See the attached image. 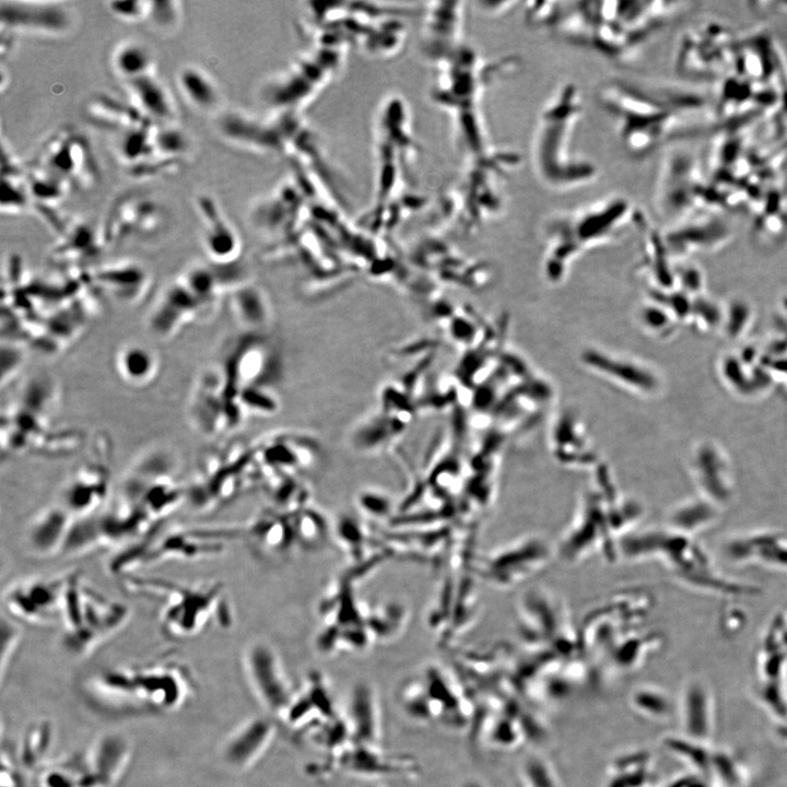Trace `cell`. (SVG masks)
<instances>
[{
    "label": "cell",
    "mask_w": 787,
    "mask_h": 787,
    "mask_svg": "<svg viewBox=\"0 0 787 787\" xmlns=\"http://www.w3.org/2000/svg\"><path fill=\"white\" fill-rule=\"evenodd\" d=\"M33 166L61 176L70 185L76 182L87 186L96 180V161L89 143L72 129H63L52 136L41 148Z\"/></svg>",
    "instance_id": "cell-18"
},
{
    "label": "cell",
    "mask_w": 787,
    "mask_h": 787,
    "mask_svg": "<svg viewBox=\"0 0 787 787\" xmlns=\"http://www.w3.org/2000/svg\"><path fill=\"white\" fill-rule=\"evenodd\" d=\"M255 455L246 451L205 454L187 484V503L201 513L218 511L254 483Z\"/></svg>",
    "instance_id": "cell-12"
},
{
    "label": "cell",
    "mask_w": 787,
    "mask_h": 787,
    "mask_svg": "<svg viewBox=\"0 0 787 787\" xmlns=\"http://www.w3.org/2000/svg\"><path fill=\"white\" fill-rule=\"evenodd\" d=\"M551 5L542 29L613 63H630L651 37L634 28L621 0H574Z\"/></svg>",
    "instance_id": "cell-3"
},
{
    "label": "cell",
    "mask_w": 787,
    "mask_h": 787,
    "mask_svg": "<svg viewBox=\"0 0 787 787\" xmlns=\"http://www.w3.org/2000/svg\"><path fill=\"white\" fill-rule=\"evenodd\" d=\"M639 211L626 196L607 195L552 217L547 223V261L562 267L585 250L616 239L637 225Z\"/></svg>",
    "instance_id": "cell-7"
},
{
    "label": "cell",
    "mask_w": 787,
    "mask_h": 787,
    "mask_svg": "<svg viewBox=\"0 0 787 787\" xmlns=\"http://www.w3.org/2000/svg\"><path fill=\"white\" fill-rule=\"evenodd\" d=\"M114 364L121 380L138 389L154 383L161 369L157 352L138 343L122 346L116 352Z\"/></svg>",
    "instance_id": "cell-34"
},
{
    "label": "cell",
    "mask_w": 787,
    "mask_h": 787,
    "mask_svg": "<svg viewBox=\"0 0 787 787\" xmlns=\"http://www.w3.org/2000/svg\"><path fill=\"white\" fill-rule=\"evenodd\" d=\"M119 580L125 592L161 603L159 625L169 640L189 641L210 627L231 625L229 597L221 581L181 583L140 574Z\"/></svg>",
    "instance_id": "cell-4"
},
{
    "label": "cell",
    "mask_w": 787,
    "mask_h": 787,
    "mask_svg": "<svg viewBox=\"0 0 787 787\" xmlns=\"http://www.w3.org/2000/svg\"><path fill=\"white\" fill-rule=\"evenodd\" d=\"M145 275H147L145 270L135 263L119 262L101 268L96 279L116 299L133 303L139 299L142 300L143 293L146 292L142 288L148 286V284L131 283V279Z\"/></svg>",
    "instance_id": "cell-36"
},
{
    "label": "cell",
    "mask_w": 787,
    "mask_h": 787,
    "mask_svg": "<svg viewBox=\"0 0 787 787\" xmlns=\"http://www.w3.org/2000/svg\"><path fill=\"white\" fill-rule=\"evenodd\" d=\"M93 684L96 691L123 698L120 706L132 699L129 704L136 711L158 714L181 708L192 687L190 673L176 662L109 669Z\"/></svg>",
    "instance_id": "cell-11"
},
{
    "label": "cell",
    "mask_w": 787,
    "mask_h": 787,
    "mask_svg": "<svg viewBox=\"0 0 787 787\" xmlns=\"http://www.w3.org/2000/svg\"><path fill=\"white\" fill-rule=\"evenodd\" d=\"M127 740L119 735L104 736L92 748L84 766L90 787H115L129 759Z\"/></svg>",
    "instance_id": "cell-30"
},
{
    "label": "cell",
    "mask_w": 787,
    "mask_h": 787,
    "mask_svg": "<svg viewBox=\"0 0 787 787\" xmlns=\"http://www.w3.org/2000/svg\"><path fill=\"white\" fill-rule=\"evenodd\" d=\"M115 500L150 526L166 523L187 503V484L180 478L173 458L162 450L139 457L121 480Z\"/></svg>",
    "instance_id": "cell-10"
},
{
    "label": "cell",
    "mask_w": 787,
    "mask_h": 787,
    "mask_svg": "<svg viewBox=\"0 0 787 787\" xmlns=\"http://www.w3.org/2000/svg\"><path fill=\"white\" fill-rule=\"evenodd\" d=\"M111 491V444L101 437L69 476L57 502L77 520L85 519L107 507Z\"/></svg>",
    "instance_id": "cell-13"
},
{
    "label": "cell",
    "mask_w": 787,
    "mask_h": 787,
    "mask_svg": "<svg viewBox=\"0 0 787 787\" xmlns=\"http://www.w3.org/2000/svg\"><path fill=\"white\" fill-rule=\"evenodd\" d=\"M699 777L684 778L673 784L672 787H707L706 782Z\"/></svg>",
    "instance_id": "cell-50"
},
{
    "label": "cell",
    "mask_w": 787,
    "mask_h": 787,
    "mask_svg": "<svg viewBox=\"0 0 787 787\" xmlns=\"http://www.w3.org/2000/svg\"><path fill=\"white\" fill-rule=\"evenodd\" d=\"M89 119L96 125L114 129L120 134L151 122L132 102L102 95L93 98L87 107ZM156 124V123H155Z\"/></svg>",
    "instance_id": "cell-35"
},
{
    "label": "cell",
    "mask_w": 787,
    "mask_h": 787,
    "mask_svg": "<svg viewBox=\"0 0 787 787\" xmlns=\"http://www.w3.org/2000/svg\"><path fill=\"white\" fill-rule=\"evenodd\" d=\"M520 66L518 55L489 57L467 44L436 65L432 99L449 116L462 162L485 157L499 147L489 131L486 98L490 88Z\"/></svg>",
    "instance_id": "cell-1"
},
{
    "label": "cell",
    "mask_w": 787,
    "mask_h": 787,
    "mask_svg": "<svg viewBox=\"0 0 787 787\" xmlns=\"http://www.w3.org/2000/svg\"><path fill=\"white\" fill-rule=\"evenodd\" d=\"M209 312L205 305L179 279L162 292L152 308L148 325L155 336L173 338Z\"/></svg>",
    "instance_id": "cell-22"
},
{
    "label": "cell",
    "mask_w": 787,
    "mask_h": 787,
    "mask_svg": "<svg viewBox=\"0 0 787 787\" xmlns=\"http://www.w3.org/2000/svg\"><path fill=\"white\" fill-rule=\"evenodd\" d=\"M30 194L38 206H51L61 201L67 194L70 184L48 170L32 166L27 178Z\"/></svg>",
    "instance_id": "cell-40"
},
{
    "label": "cell",
    "mask_w": 787,
    "mask_h": 787,
    "mask_svg": "<svg viewBox=\"0 0 787 787\" xmlns=\"http://www.w3.org/2000/svg\"><path fill=\"white\" fill-rule=\"evenodd\" d=\"M599 107L613 121L622 148L641 159L661 148L677 124L676 98L630 79H610L597 91Z\"/></svg>",
    "instance_id": "cell-5"
},
{
    "label": "cell",
    "mask_w": 787,
    "mask_h": 787,
    "mask_svg": "<svg viewBox=\"0 0 787 787\" xmlns=\"http://www.w3.org/2000/svg\"><path fill=\"white\" fill-rule=\"evenodd\" d=\"M162 222L157 203L144 197H128L113 207L101 236L105 246H112L134 237H148L159 230Z\"/></svg>",
    "instance_id": "cell-23"
},
{
    "label": "cell",
    "mask_w": 787,
    "mask_h": 787,
    "mask_svg": "<svg viewBox=\"0 0 787 787\" xmlns=\"http://www.w3.org/2000/svg\"><path fill=\"white\" fill-rule=\"evenodd\" d=\"M351 743L381 745L382 720L377 692L368 684H358L351 692L345 715Z\"/></svg>",
    "instance_id": "cell-31"
},
{
    "label": "cell",
    "mask_w": 787,
    "mask_h": 787,
    "mask_svg": "<svg viewBox=\"0 0 787 787\" xmlns=\"http://www.w3.org/2000/svg\"><path fill=\"white\" fill-rule=\"evenodd\" d=\"M466 13V4L463 2L427 4L422 23L421 49L434 65L448 60L466 45Z\"/></svg>",
    "instance_id": "cell-19"
},
{
    "label": "cell",
    "mask_w": 787,
    "mask_h": 787,
    "mask_svg": "<svg viewBox=\"0 0 787 787\" xmlns=\"http://www.w3.org/2000/svg\"><path fill=\"white\" fill-rule=\"evenodd\" d=\"M227 407L222 372L215 367L205 370L191 394L189 418L192 426L205 437L215 438L227 433L231 429Z\"/></svg>",
    "instance_id": "cell-20"
},
{
    "label": "cell",
    "mask_w": 787,
    "mask_h": 787,
    "mask_svg": "<svg viewBox=\"0 0 787 787\" xmlns=\"http://www.w3.org/2000/svg\"><path fill=\"white\" fill-rule=\"evenodd\" d=\"M126 86L132 103L151 122L168 125L175 120L174 101L155 74L126 81Z\"/></svg>",
    "instance_id": "cell-32"
},
{
    "label": "cell",
    "mask_w": 787,
    "mask_h": 787,
    "mask_svg": "<svg viewBox=\"0 0 787 787\" xmlns=\"http://www.w3.org/2000/svg\"><path fill=\"white\" fill-rule=\"evenodd\" d=\"M339 716L325 677L313 672L296 693L283 722L297 734L309 736Z\"/></svg>",
    "instance_id": "cell-21"
},
{
    "label": "cell",
    "mask_w": 787,
    "mask_h": 787,
    "mask_svg": "<svg viewBox=\"0 0 787 787\" xmlns=\"http://www.w3.org/2000/svg\"><path fill=\"white\" fill-rule=\"evenodd\" d=\"M725 554L737 563H756L774 570H787V537L777 533L740 536L726 545Z\"/></svg>",
    "instance_id": "cell-29"
},
{
    "label": "cell",
    "mask_w": 787,
    "mask_h": 787,
    "mask_svg": "<svg viewBox=\"0 0 787 787\" xmlns=\"http://www.w3.org/2000/svg\"><path fill=\"white\" fill-rule=\"evenodd\" d=\"M115 73L125 82L154 75V56L146 46L136 41H127L115 49L112 55Z\"/></svg>",
    "instance_id": "cell-38"
},
{
    "label": "cell",
    "mask_w": 787,
    "mask_h": 787,
    "mask_svg": "<svg viewBox=\"0 0 787 787\" xmlns=\"http://www.w3.org/2000/svg\"><path fill=\"white\" fill-rule=\"evenodd\" d=\"M21 640L18 622L3 612L0 619V673L4 680L8 665L13 661Z\"/></svg>",
    "instance_id": "cell-43"
},
{
    "label": "cell",
    "mask_w": 787,
    "mask_h": 787,
    "mask_svg": "<svg viewBox=\"0 0 787 787\" xmlns=\"http://www.w3.org/2000/svg\"><path fill=\"white\" fill-rule=\"evenodd\" d=\"M191 149L190 140L180 129L168 125H157L155 131V154L159 157L181 162Z\"/></svg>",
    "instance_id": "cell-41"
},
{
    "label": "cell",
    "mask_w": 787,
    "mask_h": 787,
    "mask_svg": "<svg viewBox=\"0 0 787 787\" xmlns=\"http://www.w3.org/2000/svg\"><path fill=\"white\" fill-rule=\"evenodd\" d=\"M322 49L310 52L293 65L288 72L278 76L264 89V98L278 111L297 112L300 104L307 102L331 80L342 64V53L328 50V43L321 41Z\"/></svg>",
    "instance_id": "cell-16"
},
{
    "label": "cell",
    "mask_w": 787,
    "mask_h": 787,
    "mask_svg": "<svg viewBox=\"0 0 787 787\" xmlns=\"http://www.w3.org/2000/svg\"><path fill=\"white\" fill-rule=\"evenodd\" d=\"M310 772L320 779L331 777L335 773L356 775L363 779H411L417 777L420 766L413 756L391 753L381 745L350 742L314 763Z\"/></svg>",
    "instance_id": "cell-14"
},
{
    "label": "cell",
    "mask_w": 787,
    "mask_h": 787,
    "mask_svg": "<svg viewBox=\"0 0 787 787\" xmlns=\"http://www.w3.org/2000/svg\"><path fill=\"white\" fill-rule=\"evenodd\" d=\"M76 521L58 502L41 510L27 530V546L31 554L39 559L63 557Z\"/></svg>",
    "instance_id": "cell-24"
},
{
    "label": "cell",
    "mask_w": 787,
    "mask_h": 787,
    "mask_svg": "<svg viewBox=\"0 0 787 787\" xmlns=\"http://www.w3.org/2000/svg\"><path fill=\"white\" fill-rule=\"evenodd\" d=\"M692 471L702 498L719 508L733 500L735 481L732 469L726 456L715 445L706 443L699 446L693 454Z\"/></svg>",
    "instance_id": "cell-27"
},
{
    "label": "cell",
    "mask_w": 787,
    "mask_h": 787,
    "mask_svg": "<svg viewBox=\"0 0 787 787\" xmlns=\"http://www.w3.org/2000/svg\"><path fill=\"white\" fill-rule=\"evenodd\" d=\"M225 549V540L209 527H178L162 523L136 542L114 552L108 569L115 578L169 562H194L215 558Z\"/></svg>",
    "instance_id": "cell-9"
},
{
    "label": "cell",
    "mask_w": 787,
    "mask_h": 787,
    "mask_svg": "<svg viewBox=\"0 0 787 787\" xmlns=\"http://www.w3.org/2000/svg\"><path fill=\"white\" fill-rule=\"evenodd\" d=\"M786 307H787V303H786Z\"/></svg>",
    "instance_id": "cell-52"
},
{
    "label": "cell",
    "mask_w": 787,
    "mask_h": 787,
    "mask_svg": "<svg viewBox=\"0 0 787 787\" xmlns=\"http://www.w3.org/2000/svg\"><path fill=\"white\" fill-rule=\"evenodd\" d=\"M719 507L707 499H696L680 504L671 515L675 532L690 536L709 527L718 519Z\"/></svg>",
    "instance_id": "cell-39"
},
{
    "label": "cell",
    "mask_w": 787,
    "mask_h": 787,
    "mask_svg": "<svg viewBox=\"0 0 787 787\" xmlns=\"http://www.w3.org/2000/svg\"><path fill=\"white\" fill-rule=\"evenodd\" d=\"M744 766L726 751L714 750L708 778L723 787H743L746 774Z\"/></svg>",
    "instance_id": "cell-42"
},
{
    "label": "cell",
    "mask_w": 787,
    "mask_h": 787,
    "mask_svg": "<svg viewBox=\"0 0 787 787\" xmlns=\"http://www.w3.org/2000/svg\"><path fill=\"white\" fill-rule=\"evenodd\" d=\"M244 668L264 709L275 719L284 721L297 692L276 652L266 643H252L244 653Z\"/></svg>",
    "instance_id": "cell-17"
},
{
    "label": "cell",
    "mask_w": 787,
    "mask_h": 787,
    "mask_svg": "<svg viewBox=\"0 0 787 787\" xmlns=\"http://www.w3.org/2000/svg\"><path fill=\"white\" fill-rule=\"evenodd\" d=\"M749 319V309L743 303H736L733 305L730 312V321H728V333L732 336L742 334Z\"/></svg>",
    "instance_id": "cell-48"
},
{
    "label": "cell",
    "mask_w": 787,
    "mask_h": 787,
    "mask_svg": "<svg viewBox=\"0 0 787 787\" xmlns=\"http://www.w3.org/2000/svg\"><path fill=\"white\" fill-rule=\"evenodd\" d=\"M2 30L61 34L68 30L70 17L60 3L15 2L0 5Z\"/></svg>",
    "instance_id": "cell-26"
},
{
    "label": "cell",
    "mask_w": 787,
    "mask_h": 787,
    "mask_svg": "<svg viewBox=\"0 0 787 787\" xmlns=\"http://www.w3.org/2000/svg\"><path fill=\"white\" fill-rule=\"evenodd\" d=\"M31 194L28 184H23L22 179L3 178L2 210L8 214H18L26 210L31 203Z\"/></svg>",
    "instance_id": "cell-44"
},
{
    "label": "cell",
    "mask_w": 787,
    "mask_h": 787,
    "mask_svg": "<svg viewBox=\"0 0 787 787\" xmlns=\"http://www.w3.org/2000/svg\"><path fill=\"white\" fill-rule=\"evenodd\" d=\"M366 787H381V786H378V785H368V786H366Z\"/></svg>",
    "instance_id": "cell-51"
},
{
    "label": "cell",
    "mask_w": 787,
    "mask_h": 787,
    "mask_svg": "<svg viewBox=\"0 0 787 787\" xmlns=\"http://www.w3.org/2000/svg\"><path fill=\"white\" fill-rule=\"evenodd\" d=\"M276 725L270 718L256 716L243 723L223 743L221 757L236 771L252 768L274 742Z\"/></svg>",
    "instance_id": "cell-25"
},
{
    "label": "cell",
    "mask_w": 787,
    "mask_h": 787,
    "mask_svg": "<svg viewBox=\"0 0 787 787\" xmlns=\"http://www.w3.org/2000/svg\"><path fill=\"white\" fill-rule=\"evenodd\" d=\"M131 608L89 586L80 570H72L65 596L62 646L72 656L95 652L131 619Z\"/></svg>",
    "instance_id": "cell-8"
},
{
    "label": "cell",
    "mask_w": 787,
    "mask_h": 787,
    "mask_svg": "<svg viewBox=\"0 0 787 787\" xmlns=\"http://www.w3.org/2000/svg\"><path fill=\"white\" fill-rule=\"evenodd\" d=\"M683 280L686 287L690 290H697L700 287V274L695 269H686Z\"/></svg>",
    "instance_id": "cell-49"
},
{
    "label": "cell",
    "mask_w": 787,
    "mask_h": 787,
    "mask_svg": "<svg viewBox=\"0 0 787 787\" xmlns=\"http://www.w3.org/2000/svg\"><path fill=\"white\" fill-rule=\"evenodd\" d=\"M180 14L179 4L175 2H149V16L159 26H172Z\"/></svg>",
    "instance_id": "cell-47"
},
{
    "label": "cell",
    "mask_w": 787,
    "mask_h": 787,
    "mask_svg": "<svg viewBox=\"0 0 787 787\" xmlns=\"http://www.w3.org/2000/svg\"><path fill=\"white\" fill-rule=\"evenodd\" d=\"M109 10L116 18L128 22H137L148 19L149 2L143 0H127V2H112Z\"/></svg>",
    "instance_id": "cell-46"
},
{
    "label": "cell",
    "mask_w": 787,
    "mask_h": 787,
    "mask_svg": "<svg viewBox=\"0 0 787 787\" xmlns=\"http://www.w3.org/2000/svg\"><path fill=\"white\" fill-rule=\"evenodd\" d=\"M178 84L183 96L195 108L203 111L215 110L220 102L216 82L201 68L186 66L180 70Z\"/></svg>",
    "instance_id": "cell-37"
},
{
    "label": "cell",
    "mask_w": 787,
    "mask_h": 787,
    "mask_svg": "<svg viewBox=\"0 0 787 787\" xmlns=\"http://www.w3.org/2000/svg\"><path fill=\"white\" fill-rule=\"evenodd\" d=\"M584 111L581 89L567 81L538 112L530 145L531 167L538 184L550 193L577 192L601 176L597 164L574 148Z\"/></svg>",
    "instance_id": "cell-2"
},
{
    "label": "cell",
    "mask_w": 787,
    "mask_h": 787,
    "mask_svg": "<svg viewBox=\"0 0 787 787\" xmlns=\"http://www.w3.org/2000/svg\"><path fill=\"white\" fill-rule=\"evenodd\" d=\"M520 152L499 146L491 154L462 162V170L441 195L442 215L465 232H475L499 217L505 184L521 167Z\"/></svg>",
    "instance_id": "cell-6"
},
{
    "label": "cell",
    "mask_w": 787,
    "mask_h": 787,
    "mask_svg": "<svg viewBox=\"0 0 787 787\" xmlns=\"http://www.w3.org/2000/svg\"><path fill=\"white\" fill-rule=\"evenodd\" d=\"M196 210L203 223V243L209 262L230 265L240 252V241L236 230L222 213L219 204L208 195L196 198Z\"/></svg>",
    "instance_id": "cell-28"
},
{
    "label": "cell",
    "mask_w": 787,
    "mask_h": 787,
    "mask_svg": "<svg viewBox=\"0 0 787 787\" xmlns=\"http://www.w3.org/2000/svg\"><path fill=\"white\" fill-rule=\"evenodd\" d=\"M637 707L654 719H666L673 712L671 701L664 693L652 689H644L637 693Z\"/></svg>",
    "instance_id": "cell-45"
},
{
    "label": "cell",
    "mask_w": 787,
    "mask_h": 787,
    "mask_svg": "<svg viewBox=\"0 0 787 787\" xmlns=\"http://www.w3.org/2000/svg\"><path fill=\"white\" fill-rule=\"evenodd\" d=\"M683 724L686 737L709 744L715 728L714 704L709 689L699 681H692L685 689Z\"/></svg>",
    "instance_id": "cell-33"
},
{
    "label": "cell",
    "mask_w": 787,
    "mask_h": 787,
    "mask_svg": "<svg viewBox=\"0 0 787 787\" xmlns=\"http://www.w3.org/2000/svg\"><path fill=\"white\" fill-rule=\"evenodd\" d=\"M72 571L17 580L3 594L4 613L17 622L35 627L61 624Z\"/></svg>",
    "instance_id": "cell-15"
}]
</instances>
